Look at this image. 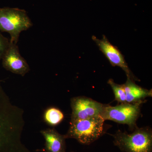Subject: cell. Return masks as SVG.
<instances>
[{
	"label": "cell",
	"instance_id": "7",
	"mask_svg": "<svg viewBox=\"0 0 152 152\" xmlns=\"http://www.w3.org/2000/svg\"><path fill=\"white\" fill-rule=\"evenodd\" d=\"M92 39L112 66L121 68L126 73L127 78L134 81L139 80L131 72L122 54L117 47L110 42L106 36H103L102 38L100 39L93 36Z\"/></svg>",
	"mask_w": 152,
	"mask_h": 152
},
{
	"label": "cell",
	"instance_id": "3",
	"mask_svg": "<svg viewBox=\"0 0 152 152\" xmlns=\"http://www.w3.org/2000/svg\"><path fill=\"white\" fill-rule=\"evenodd\" d=\"M33 26L24 10L14 8H0V31L10 36L11 42L17 44L20 33Z\"/></svg>",
	"mask_w": 152,
	"mask_h": 152
},
{
	"label": "cell",
	"instance_id": "11",
	"mask_svg": "<svg viewBox=\"0 0 152 152\" xmlns=\"http://www.w3.org/2000/svg\"><path fill=\"white\" fill-rule=\"evenodd\" d=\"M64 115L62 112L57 108L51 107L47 109L44 114V120L51 126H56L62 121Z\"/></svg>",
	"mask_w": 152,
	"mask_h": 152
},
{
	"label": "cell",
	"instance_id": "5",
	"mask_svg": "<svg viewBox=\"0 0 152 152\" xmlns=\"http://www.w3.org/2000/svg\"><path fill=\"white\" fill-rule=\"evenodd\" d=\"M71 121H75L101 116L104 104L91 98L78 96L71 99Z\"/></svg>",
	"mask_w": 152,
	"mask_h": 152
},
{
	"label": "cell",
	"instance_id": "1",
	"mask_svg": "<svg viewBox=\"0 0 152 152\" xmlns=\"http://www.w3.org/2000/svg\"><path fill=\"white\" fill-rule=\"evenodd\" d=\"M114 145L124 152H152V132L148 127L136 128L132 134L118 130L113 135Z\"/></svg>",
	"mask_w": 152,
	"mask_h": 152
},
{
	"label": "cell",
	"instance_id": "8",
	"mask_svg": "<svg viewBox=\"0 0 152 152\" xmlns=\"http://www.w3.org/2000/svg\"><path fill=\"white\" fill-rule=\"evenodd\" d=\"M2 61L4 68L13 73L24 76L29 72V66L20 54L17 44L11 41Z\"/></svg>",
	"mask_w": 152,
	"mask_h": 152
},
{
	"label": "cell",
	"instance_id": "9",
	"mask_svg": "<svg viewBox=\"0 0 152 152\" xmlns=\"http://www.w3.org/2000/svg\"><path fill=\"white\" fill-rule=\"evenodd\" d=\"M40 133L45 140V152H66V138L65 135L59 134L56 129H48Z\"/></svg>",
	"mask_w": 152,
	"mask_h": 152
},
{
	"label": "cell",
	"instance_id": "12",
	"mask_svg": "<svg viewBox=\"0 0 152 152\" xmlns=\"http://www.w3.org/2000/svg\"><path fill=\"white\" fill-rule=\"evenodd\" d=\"M111 87L115 95V99L119 103H125L126 102V93L124 85L116 83L113 79H110L107 82Z\"/></svg>",
	"mask_w": 152,
	"mask_h": 152
},
{
	"label": "cell",
	"instance_id": "4",
	"mask_svg": "<svg viewBox=\"0 0 152 152\" xmlns=\"http://www.w3.org/2000/svg\"><path fill=\"white\" fill-rule=\"evenodd\" d=\"M145 101L134 103L120 104L115 106L104 104L101 117L104 121L110 120L128 125L131 130L137 127V121L141 113V106Z\"/></svg>",
	"mask_w": 152,
	"mask_h": 152
},
{
	"label": "cell",
	"instance_id": "2",
	"mask_svg": "<svg viewBox=\"0 0 152 152\" xmlns=\"http://www.w3.org/2000/svg\"><path fill=\"white\" fill-rule=\"evenodd\" d=\"M104 121L101 116L71 121L67 133L65 135L66 139H75L84 145L92 143L103 134Z\"/></svg>",
	"mask_w": 152,
	"mask_h": 152
},
{
	"label": "cell",
	"instance_id": "14",
	"mask_svg": "<svg viewBox=\"0 0 152 152\" xmlns=\"http://www.w3.org/2000/svg\"></svg>",
	"mask_w": 152,
	"mask_h": 152
},
{
	"label": "cell",
	"instance_id": "13",
	"mask_svg": "<svg viewBox=\"0 0 152 152\" xmlns=\"http://www.w3.org/2000/svg\"><path fill=\"white\" fill-rule=\"evenodd\" d=\"M10 43V40L5 37L0 32V61L8 48Z\"/></svg>",
	"mask_w": 152,
	"mask_h": 152
},
{
	"label": "cell",
	"instance_id": "6",
	"mask_svg": "<svg viewBox=\"0 0 152 152\" xmlns=\"http://www.w3.org/2000/svg\"><path fill=\"white\" fill-rule=\"evenodd\" d=\"M23 131L0 124V152H30L22 142Z\"/></svg>",
	"mask_w": 152,
	"mask_h": 152
},
{
	"label": "cell",
	"instance_id": "10",
	"mask_svg": "<svg viewBox=\"0 0 152 152\" xmlns=\"http://www.w3.org/2000/svg\"><path fill=\"white\" fill-rule=\"evenodd\" d=\"M126 95V102L128 103H134L144 101V99L152 97V90H148L142 88L135 83L134 81L127 78L124 84Z\"/></svg>",
	"mask_w": 152,
	"mask_h": 152
}]
</instances>
